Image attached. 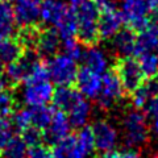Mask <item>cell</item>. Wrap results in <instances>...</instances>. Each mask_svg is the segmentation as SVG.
<instances>
[{"mask_svg":"<svg viewBox=\"0 0 158 158\" xmlns=\"http://www.w3.org/2000/svg\"><path fill=\"white\" fill-rule=\"evenodd\" d=\"M23 88L20 92L21 100L28 107L48 106L54 95L53 82L49 78L46 65L38 61L32 69L28 78L23 82Z\"/></svg>","mask_w":158,"mask_h":158,"instance_id":"cell-1","label":"cell"},{"mask_svg":"<svg viewBox=\"0 0 158 158\" xmlns=\"http://www.w3.org/2000/svg\"><path fill=\"white\" fill-rule=\"evenodd\" d=\"M40 20L52 27L59 38L66 40L77 36V23L70 4L65 0H41Z\"/></svg>","mask_w":158,"mask_h":158,"instance_id":"cell-2","label":"cell"},{"mask_svg":"<svg viewBox=\"0 0 158 158\" xmlns=\"http://www.w3.org/2000/svg\"><path fill=\"white\" fill-rule=\"evenodd\" d=\"M52 100L54 102V106L67 116L71 127H86L91 116V106L88 99L78 90H74L70 86H61L57 91H54Z\"/></svg>","mask_w":158,"mask_h":158,"instance_id":"cell-3","label":"cell"},{"mask_svg":"<svg viewBox=\"0 0 158 158\" xmlns=\"http://www.w3.org/2000/svg\"><path fill=\"white\" fill-rule=\"evenodd\" d=\"M70 8L75 17L77 34L82 42L94 44L99 38V8L92 0H70Z\"/></svg>","mask_w":158,"mask_h":158,"instance_id":"cell-4","label":"cell"},{"mask_svg":"<svg viewBox=\"0 0 158 158\" xmlns=\"http://www.w3.org/2000/svg\"><path fill=\"white\" fill-rule=\"evenodd\" d=\"M95 150L91 128L82 127L77 135L66 136L54 144V158H90Z\"/></svg>","mask_w":158,"mask_h":158,"instance_id":"cell-5","label":"cell"},{"mask_svg":"<svg viewBox=\"0 0 158 158\" xmlns=\"http://www.w3.org/2000/svg\"><path fill=\"white\" fill-rule=\"evenodd\" d=\"M154 11L153 0H121L120 13L132 31L141 32L150 25L149 16Z\"/></svg>","mask_w":158,"mask_h":158,"instance_id":"cell-6","label":"cell"},{"mask_svg":"<svg viewBox=\"0 0 158 158\" xmlns=\"http://www.w3.org/2000/svg\"><path fill=\"white\" fill-rule=\"evenodd\" d=\"M124 142L129 148H138L144 145L149 136V127L144 112L136 110H129L121 121Z\"/></svg>","mask_w":158,"mask_h":158,"instance_id":"cell-7","label":"cell"},{"mask_svg":"<svg viewBox=\"0 0 158 158\" xmlns=\"http://www.w3.org/2000/svg\"><path fill=\"white\" fill-rule=\"evenodd\" d=\"M46 69L50 81L59 87L71 86L75 82L79 70L77 59L66 53H56L54 56H52L46 65Z\"/></svg>","mask_w":158,"mask_h":158,"instance_id":"cell-8","label":"cell"},{"mask_svg":"<svg viewBox=\"0 0 158 158\" xmlns=\"http://www.w3.org/2000/svg\"><path fill=\"white\" fill-rule=\"evenodd\" d=\"M124 88L115 71H106L102 75V85L95 98L102 110H108L123 98Z\"/></svg>","mask_w":158,"mask_h":158,"instance_id":"cell-9","label":"cell"},{"mask_svg":"<svg viewBox=\"0 0 158 158\" xmlns=\"http://www.w3.org/2000/svg\"><path fill=\"white\" fill-rule=\"evenodd\" d=\"M118 79H120L124 91L132 92L144 82V74H142L140 65L135 58L123 57L116 63V71Z\"/></svg>","mask_w":158,"mask_h":158,"instance_id":"cell-10","label":"cell"},{"mask_svg":"<svg viewBox=\"0 0 158 158\" xmlns=\"http://www.w3.org/2000/svg\"><path fill=\"white\" fill-rule=\"evenodd\" d=\"M40 61V56L37 53L29 50L27 53H23L17 59L8 63L6 69V78L12 85H19L23 83L28 75L31 74L34 65Z\"/></svg>","mask_w":158,"mask_h":158,"instance_id":"cell-11","label":"cell"},{"mask_svg":"<svg viewBox=\"0 0 158 158\" xmlns=\"http://www.w3.org/2000/svg\"><path fill=\"white\" fill-rule=\"evenodd\" d=\"M95 149L100 153L115 149L118 142V132L116 127L108 120H98L91 128Z\"/></svg>","mask_w":158,"mask_h":158,"instance_id":"cell-12","label":"cell"},{"mask_svg":"<svg viewBox=\"0 0 158 158\" xmlns=\"http://www.w3.org/2000/svg\"><path fill=\"white\" fill-rule=\"evenodd\" d=\"M40 8L41 0H17L15 2L13 17L15 23L21 28L34 27L40 20Z\"/></svg>","mask_w":158,"mask_h":158,"instance_id":"cell-13","label":"cell"},{"mask_svg":"<svg viewBox=\"0 0 158 158\" xmlns=\"http://www.w3.org/2000/svg\"><path fill=\"white\" fill-rule=\"evenodd\" d=\"M75 83L78 91L87 99H95L100 90L102 85V74L91 70L86 66H83L81 70H78Z\"/></svg>","mask_w":158,"mask_h":158,"instance_id":"cell-14","label":"cell"},{"mask_svg":"<svg viewBox=\"0 0 158 158\" xmlns=\"http://www.w3.org/2000/svg\"><path fill=\"white\" fill-rule=\"evenodd\" d=\"M123 23H124V20H123L121 13L115 7L102 11V15H99L98 20L99 37L104 40L112 38L121 29Z\"/></svg>","mask_w":158,"mask_h":158,"instance_id":"cell-15","label":"cell"},{"mask_svg":"<svg viewBox=\"0 0 158 158\" xmlns=\"http://www.w3.org/2000/svg\"><path fill=\"white\" fill-rule=\"evenodd\" d=\"M71 124L69 121L67 116L62 111H56L54 110L53 116L49 121L48 127L44 129L45 132V138L50 144H57L58 141H61L62 138L70 135Z\"/></svg>","mask_w":158,"mask_h":158,"instance_id":"cell-16","label":"cell"},{"mask_svg":"<svg viewBox=\"0 0 158 158\" xmlns=\"http://www.w3.org/2000/svg\"><path fill=\"white\" fill-rule=\"evenodd\" d=\"M59 46H61V38L53 28L37 32V37L33 48L37 50L38 56L50 58L58 52Z\"/></svg>","mask_w":158,"mask_h":158,"instance_id":"cell-17","label":"cell"},{"mask_svg":"<svg viewBox=\"0 0 158 158\" xmlns=\"http://www.w3.org/2000/svg\"><path fill=\"white\" fill-rule=\"evenodd\" d=\"M82 61L85 63V66L91 69V70L96 71L99 74H104L108 71L110 67V58H108L107 53L103 49L98 46H91L87 48L85 52H82Z\"/></svg>","mask_w":158,"mask_h":158,"instance_id":"cell-18","label":"cell"},{"mask_svg":"<svg viewBox=\"0 0 158 158\" xmlns=\"http://www.w3.org/2000/svg\"><path fill=\"white\" fill-rule=\"evenodd\" d=\"M137 34L132 29H120L112 37V46L121 57H131L136 52Z\"/></svg>","mask_w":158,"mask_h":158,"instance_id":"cell-19","label":"cell"},{"mask_svg":"<svg viewBox=\"0 0 158 158\" xmlns=\"http://www.w3.org/2000/svg\"><path fill=\"white\" fill-rule=\"evenodd\" d=\"M23 42L19 38H12L11 36L0 40V62L8 63L13 62L23 54Z\"/></svg>","mask_w":158,"mask_h":158,"instance_id":"cell-20","label":"cell"},{"mask_svg":"<svg viewBox=\"0 0 158 158\" xmlns=\"http://www.w3.org/2000/svg\"><path fill=\"white\" fill-rule=\"evenodd\" d=\"M157 42H158V24H154V25L150 24L146 29L138 33V36L136 38L135 54L138 56L140 53L153 50V49H156Z\"/></svg>","mask_w":158,"mask_h":158,"instance_id":"cell-21","label":"cell"},{"mask_svg":"<svg viewBox=\"0 0 158 158\" xmlns=\"http://www.w3.org/2000/svg\"><path fill=\"white\" fill-rule=\"evenodd\" d=\"M13 9L7 0H0V40L9 37L15 29Z\"/></svg>","mask_w":158,"mask_h":158,"instance_id":"cell-22","label":"cell"},{"mask_svg":"<svg viewBox=\"0 0 158 158\" xmlns=\"http://www.w3.org/2000/svg\"><path fill=\"white\" fill-rule=\"evenodd\" d=\"M158 92V82L149 81L148 83H141L135 91H132V104L135 108H142L149 99Z\"/></svg>","mask_w":158,"mask_h":158,"instance_id":"cell-23","label":"cell"},{"mask_svg":"<svg viewBox=\"0 0 158 158\" xmlns=\"http://www.w3.org/2000/svg\"><path fill=\"white\" fill-rule=\"evenodd\" d=\"M138 65L144 77L146 78H154L158 75V54L153 53V50L144 52L138 54Z\"/></svg>","mask_w":158,"mask_h":158,"instance_id":"cell-24","label":"cell"},{"mask_svg":"<svg viewBox=\"0 0 158 158\" xmlns=\"http://www.w3.org/2000/svg\"><path fill=\"white\" fill-rule=\"evenodd\" d=\"M3 158H27L28 153V145L24 142L21 137L13 136L2 149Z\"/></svg>","mask_w":158,"mask_h":158,"instance_id":"cell-25","label":"cell"},{"mask_svg":"<svg viewBox=\"0 0 158 158\" xmlns=\"http://www.w3.org/2000/svg\"><path fill=\"white\" fill-rule=\"evenodd\" d=\"M54 110L49 108L48 106L41 107H31V116H32V127L37 128L40 131H44L48 127L49 121L53 116Z\"/></svg>","mask_w":158,"mask_h":158,"instance_id":"cell-26","label":"cell"},{"mask_svg":"<svg viewBox=\"0 0 158 158\" xmlns=\"http://www.w3.org/2000/svg\"><path fill=\"white\" fill-rule=\"evenodd\" d=\"M13 125L19 131H24L27 128L32 127V116H31V107L19 110L13 115Z\"/></svg>","mask_w":158,"mask_h":158,"instance_id":"cell-27","label":"cell"},{"mask_svg":"<svg viewBox=\"0 0 158 158\" xmlns=\"http://www.w3.org/2000/svg\"><path fill=\"white\" fill-rule=\"evenodd\" d=\"M27 158H54L53 150H50L48 146L41 145V142L37 145L29 146Z\"/></svg>","mask_w":158,"mask_h":158,"instance_id":"cell-28","label":"cell"},{"mask_svg":"<svg viewBox=\"0 0 158 158\" xmlns=\"http://www.w3.org/2000/svg\"><path fill=\"white\" fill-rule=\"evenodd\" d=\"M21 138L28 146L37 145V144L41 142L42 131H40V129H37V128H34V127H29V128H27V129L23 131V137Z\"/></svg>","mask_w":158,"mask_h":158,"instance_id":"cell-29","label":"cell"},{"mask_svg":"<svg viewBox=\"0 0 158 158\" xmlns=\"http://www.w3.org/2000/svg\"><path fill=\"white\" fill-rule=\"evenodd\" d=\"M13 136H15L13 125L7 118H2V121H0V149L6 145Z\"/></svg>","mask_w":158,"mask_h":158,"instance_id":"cell-30","label":"cell"},{"mask_svg":"<svg viewBox=\"0 0 158 158\" xmlns=\"http://www.w3.org/2000/svg\"><path fill=\"white\" fill-rule=\"evenodd\" d=\"M13 98L8 92H0V117H7L13 111Z\"/></svg>","mask_w":158,"mask_h":158,"instance_id":"cell-31","label":"cell"},{"mask_svg":"<svg viewBox=\"0 0 158 158\" xmlns=\"http://www.w3.org/2000/svg\"><path fill=\"white\" fill-rule=\"evenodd\" d=\"M62 44H63V49H65V53L71 56L73 58H81L82 56V48L79 45V42L75 40V37H71V38H66V40H62Z\"/></svg>","mask_w":158,"mask_h":158,"instance_id":"cell-32","label":"cell"},{"mask_svg":"<svg viewBox=\"0 0 158 158\" xmlns=\"http://www.w3.org/2000/svg\"><path fill=\"white\" fill-rule=\"evenodd\" d=\"M102 158H140L138 153L136 150H133V148L129 149H112L110 152L103 153Z\"/></svg>","mask_w":158,"mask_h":158,"instance_id":"cell-33","label":"cell"},{"mask_svg":"<svg viewBox=\"0 0 158 158\" xmlns=\"http://www.w3.org/2000/svg\"><path fill=\"white\" fill-rule=\"evenodd\" d=\"M142 108H144V111L148 116H150L153 118L158 117V92L154 94V95L145 103V106Z\"/></svg>","mask_w":158,"mask_h":158,"instance_id":"cell-34","label":"cell"},{"mask_svg":"<svg viewBox=\"0 0 158 158\" xmlns=\"http://www.w3.org/2000/svg\"><path fill=\"white\" fill-rule=\"evenodd\" d=\"M92 2L96 4V7L99 8V11H104V9L115 7L113 0H92Z\"/></svg>","mask_w":158,"mask_h":158,"instance_id":"cell-35","label":"cell"},{"mask_svg":"<svg viewBox=\"0 0 158 158\" xmlns=\"http://www.w3.org/2000/svg\"><path fill=\"white\" fill-rule=\"evenodd\" d=\"M4 71H3V63L0 62V92H3L6 90V82H4Z\"/></svg>","mask_w":158,"mask_h":158,"instance_id":"cell-36","label":"cell"},{"mask_svg":"<svg viewBox=\"0 0 158 158\" xmlns=\"http://www.w3.org/2000/svg\"><path fill=\"white\" fill-rule=\"evenodd\" d=\"M152 131H153V133H154V135L158 137V117H154V120H153Z\"/></svg>","mask_w":158,"mask_h":158,"instance_id":"cell-37","label":"cell"},{"mask_svg":"<svg viewBox=\"0 0 158 158\" xmlns=\"http://www.w3.org/2000/svg\"><path fill=\"white\" fill-rule=\"evenodd\" d=\"M7 2H13L15 3V2H17V0H7Z\"/></svg>","mask_w":158,"mask_h":158,"instance_id":"cell-38","label":"cell"},{"mask_svg":"<svg viewBox=\"0 0 158 158\" xmlns=\"http://www.w3.org/2000/svg\"><path fill=\"white\" fill-rule=\"evenodd\" d=\"M156 49H157V50H158V42H157V46H156Z\"/></svg>","mask_w":158,"mask_h":158,"instance_id":"cell-39","label":"cell"},{"mask_svg":"<svg viewBox=\"0 0 158 158\" xmlns=\"http://www.w3.org/2000/svg\"><path fill=\"white\" fill-rule=\"evenodd\" d=\"M2 118H6V117H0V121H2Z\"/></svg>","mask_w":158,"mask_h":158,"instance_id":"cell-40","label":"cell"},{"mask_svg":"<svg viewBox=\"0 0 158 158\" xmlns=\"http://www.w3.org/2000/svg\"><path fill=\"white\" fill-rule=\"evenodd\" d=\"M157 154H158V150H157ZM157 157H158V156H157Z\"/></svg>","mask_w":158,"mask_h":158,"instance_id":"cell-41","label":"cell"},{"mask_svg":"<svg viewBox=\"0 0 158 158\" xmlns=\"http://www.w3.org/2000/svg\"><path fill=\"white\" fill-rule=\"evenodd\" d=\"M154 158H158V157H154Z\"/></svg>","mask_w":158,"mask_h":158,"instance_id":"cell-42","label":"cell"}]
</instances>
